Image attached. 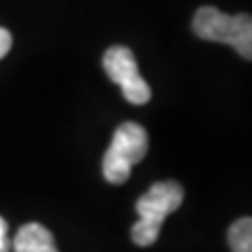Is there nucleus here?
Wrapping results in <instances>:
<instances>
[{
	"instance_id": "nucleus-5",
	"label": "nucleus",
	"mask_w": 252,
	"mask_h": 252,
	"mask_svg": "<svg viewBox=\"0 0 252 252\" xmlns=\"http://www.w3.org/2000/svg\"><path fill=\"white\" fill-rule=\"evenodd\" d=\"M13 252H59L53 233L40 223H28L13 240Z\"/></svg>"
},
{
	"instance_id": "nucleus-4",
	"label": "nucleus",
	"mask_w": 252,
	"mask_h": 252,
	"mask_svg": "<svg viewBox=\"0 0 252 252\" xmlns=\"http://www.w3.org/2000/svg\"><path fill=\"white\" fill-rule=\"evenodd\" d=\"M103 69L109 80L122 89L124 99L132 105H145L152 99V89L139 74L137 59L126 46H112L103 55Z\"/></svg>"
},
{
	"instance_id": "nucleus-2",
	"label": "nucleus",
	"mask_w": 252,
	"mask_h": 252,
	"mask_svg": "<svg viewBox=\"0 0 252 252\" xmlns=\"http://www.w3.org/2000/svg\"><path fill=\"white\" fill-rule=\"evenodd\" d=\"M193 32L202 40L231 44L244 59L252 57L250 15H225L215 6H202L193 17Z\"/></svg>"
},
{
	"instance_id": "nucleus-7",
	"label": "nucleus",
	"mask_w": 252,
	"mask_h": 252,
	"mask_svg": "<svg viewBox=\"0 0 252 252\" xmlns=\"http://www.w3.org/2000/svg\"><path fill=\"white\" fill-rule=\"evenodd\" d=\"M11 250V240H9V225L6 220L0 217V252H9Z\"/></svg>"
},
{
	"instance_id": "nucleus-6",
	"label": "nucleus",
	"mask_w": 252,
	"mask_h": 252,
	"mask_svg": "<svg viewBox=\"0 0 252 252\" xmlns=\"http://www.w3.org/2000/svg\"><path fill=\"white\" fill-rule=\"evenodd\" d=\"M229 244L233 252H252V220L250 217L238 219L229 229Z\"/></svg>"
},
{
	"instance_id": "nucleus-3",
	"label": "nucleus",
	"mask_w": 252,
	"mask_h": 252,
	"mask_svg": "<svg viewBox=\"0 0 252 252\" xmlns=\"http://www.w3.org/2000/svg\"><path fill=\"white\" fill-rule=\"evenodd\" d=\"M147 154V130L137 122H124L114 132L103 158V177L114 185L124 183L130 170Z\"/></svg>"
},
{
	"instance_id": "nucleus-8",
	"label": "nucleus",
	"mask_w": 252,
	"mask_h": 252,
	"mask_svg": "<svg viewBox=\"0 0 252 252\" xmlns=\"http://www.w3.org/2000/svg\"><path fill=\"white\" fill-rule=\"evenodd\" d=\"M11 46H13V36H11V32L4 30V28H0V59H2L4 55L11 51Z\"/></svg>"
},
{
	"instance_id": "nucleus-1",
	"label": "nucleus",
	"mask_w": 252,
	"mask_h": 252,
	"mask_svg": "<svg viewBox=\"0 0 252 252\" xmlns=\"http://www.w3.org/2000/svg\"><path fill=\"white\" fill-rule=\"evenodd\" d=\"M183 204V187L175 181L154 183L137 202L139 220L132 225L130 238L137 246H152L160 235V227L172 210Z\"/></svg>"
}]
</instances>
